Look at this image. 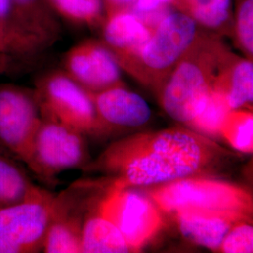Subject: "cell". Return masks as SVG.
Masks as SVG:
<instances>
[{"label":"cell","instance_id":"15","mask_svg":"<svg viewBox=\"0 0 253 253\" xmlns=\"http://www.w3.org/2000/svg\"><path fill=\"white\" fill-rule=\"evenodd\" d=\"M212 89L225 100L231 110H253V60L231 51L217 72Z\"/></svg>","mask_w":253,"mask_h":253},{"label":"cell","instance_id":"28","mask_svg":"<svg viewBox=\"0 0 253 253\" xmlns=\"http://www.w3.org/2000/svg\"><path fill=\"white\" fill-rule=\"evenodd\" d=\"M14 60L15 59L9 56L0 54V74L9 73L12 68V63L14 62Z\"/></svg>","mask_w":253,"mask_h":253},{"label":"cell","instance_id":"16","mask_svg":"<svg viewBox=\"0 0 253 253\" xmlns=\"http://www.w3.org/2000/svg\"><path fill=\"white\" fill-rule=\"evenodd\" d=\"M9 19L48 48L60 38L61 27L47 0H9Z\"/></svg>","mask_w":253,"mask_h":253},{"label":"cell","instance_id":"18","mask_svg":"<svg viewBox=\"0 0 253 253\" xmlns=\"http://www.w3.org/2000/svg\"><path fill=\"white\" fill-rule=\"evenodd\" d=\"M81 244L82 253H130L116 225L91 205L84 215Z\"/></svg>","mask_w":253,"mask_h":253},{"label":"cell","instance_id":"11","mask_svg":"<svg viewBox=\"0 0 253 253\" xmlns=\"http://www.w3.org/2000/svg\"><path fill=\"white\" fill-rule=\"evenodd\" d=\"M89 95L105 136L140 128L152 117L145 99L126 85L89 92Z\"/></svg>","mask_w":253,"mask_h":253},{"label":"cell","instance_id":"17","mask_svg":"<svg viewBox=\"0 0 253 253\" xmlns=\"http://www.w3.org/2000/svg\"><path fill=\"white\" fill-rule=\"evenodd\" d=\"M171 6L192 19L201 29L220 37L233 36L231 0H172Z\"/></svg>","mask_w":253,"mask_h":253},{"label":"cell","instance_id":"8","mask_svg":"<svg viewBox=\"0 0 253 253\" xmlns=\"http://www.w3.org/2000/svg\"><path fill=\"white\" fill-rule=\"evenodd\" d=\"M90 161L86 136L55 120L42 118L27 166L39 179L53 184L61 172L84 169Z\"/></svg>","mask_w":253,"mask_h":253},{"label":"cell","instance_id":"10","mask_svg":"<svg viewBox=\"0 0 253 253\" xmlns=\"http://www.w3.org/2000/svg\"><path fill=\"white\" fill-rule=\"evenodd\" d=\"M63 71L89 92L125 85L117 59L100 40H85L72 47L64 55Z\"/></svg>","mask_w":253,"mask_h":253},{"label":"cell","instance_id":"23","mask_svg":"<svg viewBox=\"0 0 253 253\" xmlns=\"http://www.w3.org/2000/svg\"><path fill=\"white\" fill-rule=\"evenodd\" d=\"M230 111L225 100L216 91L211 89L204 108L193 118L188 127L214 139L219 136L220 126Z\"/></svg>","mask_w":253,"mask_h":253},{"label":"cell","instance_id":"2","mask_svg":"<svg viewBox=\"0 0 253 253\" xmlns=\"http://www.w3.org/2000/svg\"><path fill=\"white\" fill-rule=\"evenodd\" d=\"M230 53L221 37L200 28L157 97L163 111L188 126L204 108L217 72Z\"/></svg>","mask_w":253,"mask_h":253},{"label":"cell","instance_id":"26","mask_svg":"<svg viewBox=\"0 0 253 253\" xmlns=\"http://www.w3.org/2000/svg\"><path fill=\"white\" fill-rule=\"evenodd\" d=\"M172 0H136L132 10L144 13L155 9L163 8L164 6H171Z\"/></svg>","mask_w":253,"mask_h":253},{"label":"cell","instance_id":"20","mask_svg":"<svg viewBox=\"0 0 253 253\" xmlns=\"http://www.w3.org/2000/svg\"><path fill=\"white\" fill-rule=\"evenodd\" d=\"M48 47L36 37L13 24L0 18V54L13 59H29L45 52Z\"/></svg>","mask_w":253,"mask_h":253},{"label":"cell","instance_id":"13","mask_svg":"<svg viewBox=\"0 0 253 253\" xmlns=\"http://www.w3.org/2000/svg\"><path fill=\"white\" fill-rule=\"evenodd\" d=\"M181 235L194 244L217 252L227 232L235 223L252 219L253 214L235 210L189 208L172 214Z\"/></svg>","mask_w":253,"mask_h":253},{"label":"cell","instance_id":"29","mask_svg":"<svg viewBox=\"0 0 253 253\" xmlns=\"http://www.w3.org/2000/svg\"><path fill=\"white\" fill-rule=\"evenodd\" d=\"M9 0H0V18L9 19Z\"/></svg>","mask_w":253,"mask_h":253},{"label":"cell","instance_id":"12","mask_svg":"<svg viewBox=\"0 0 253 253\" xmlns=\"http://www.w3.org/2000/svg\"><path fill=\"white\" fill-rule=\"evenodd\" d=\"M100 27V41L114 54L121 70L131 76L139 53L155 27L132 9L106 15Z\"/></svg>","mask_w":253,"mask_h":253},{"label":"cell","instance_id":"9","mask_svg":"<svg viewBox=\"0 0 253 253\" xmlns=\"http://www.w3.org/2000/svg\"><path fill=\"white\" fill-rule=\"evenodd\" d=\"M42 119L34 89L0 84V145L27 167Z\"/></svg>","mask_w":253,"mask_h":253},{"label":"cell","instance_id":"7","mask_svg":"<svg viewBox=\"0 0 253 253\" xmlns=\"http://www.w3.org/2000/svg\"><path fill=\"white\" fill-rule=\"evenodd\" d=\"M94 208L116 225L130 253L141 252L165 224L161 209L137 188L109 187Z\"/></svg>","mask_w":253,"mask_h":253},{"label":"cell","instance_id":"5","mask_svg":"<svg viewBox=\"0 0 253 253\" xmlns=\"http://www.w3.org/2000/svg\"><path fill=\"white\" fill-rule=\"evenodd\" d=\"M34 91L42 118L73 127L86 137L105 136L89 92L63 70L41 76Z\"/></svg>","mask_w":253,"mask_h":253},{"label":"cell","instance_id":"6","mask_svg":"<svg viewBox=\"0 0 253 253\" xmlns=\"http://www.w3.org/2000/svg\"><path fill=\"white\" fill-rule=\"evenodd\" d=\"M56 195L33 185L18 202L0 208V253H36L54 213Z\"/></svg>","mask_w":253,"mask_h":253},{"label":"cell","instance_id":"21","mask_svg":"<svg viewBox=\"0 0 253 253\" xmlns=\"http://www.w3.org/2000/svg\"><path fill=\"white\" fill-rule=\"evenodd\" d=\"M219 137L235 151L242 154H253V110H231L220 126Z\"/></svg>","mask_w":253,"mask_h":253},{"label":"cell","instance_id":"24","mask_svg":"<svg viewBox=\"0 0 253 253\" xmlns=\"http://www.w3.org/2000/svg\"><path fill=\"white\" fill-rule=\"evenodd\" d=\"M232 38L245 57L253 60V0L237 1Z\"/></svg>","mask_w":253,"mask_h":253},{"label":"cell","instance_id":"3","mask_svg":"<svg viewBox=\"0 0 253 253\" xmlns=\"http://www.w3.org/2000/svg\"><path fill=\"white\" fill-rule=\"evenodd\" d=\"M197 24L180 11L170 10L142 47L131 77L156 97L199 33Z\"/></svg>","mask_w":253,"mask_h":253},{"label":"cell","instance_id":"1","mask_svg":"<svg viewBox=\"0 0 253 253\" xmlns=\"http://www.w3.org/2000/svg\"><path fill=\"white\" fill-rule=\"evenodd\" d=\"M238 156L188 126L142 131L121 138L83 170L100 172L114 188H147L191 176H215Z\"/></svg>","mask_w":253,"mask_h":253},{"label":"cell","instance_id":"19","mask_svg":"<svg viewBox=\"0 0 253 253\" xmlns=\"http://www.w3.org/2000/svg\"><path fill=\"white\" fill-rule=\"evenodd\" d=\"M21 163L0 145V208L23 199L34 185Z\"/></svg>","mask_w":253,"mask_h":253},{"label":"cell","instance_id":"4","mask_svg":"<svg viewBox=\"0 0 253 253\" xmlns=\"http://www.w3.org/2000/svg\"><path fill=\"white\" fill-rule=\"evenodd\" d=\"M140 190L166 214L172 215L189 208L253 214V197L250 190L215 176H191Z\"/></svg>","mask_w":253,"mask_h":253},{"label":"cell","instance_id":"14","mask_svg":"<svg viewBox=\"0 0 253 253\" xmlns=\"http://www.w3.org/2000/svg\"><path fill=\"white\" fill-rule=\"evenodd\" d=\"M84 215L73 190L56 195L54 213L42 245L46 253H82Z\"/></svg>","mask_w":253,"mask_h":253},{"label":"cell","instance_id":"27","mask_svg":"<svg viewBox=\"0 0 253 253\" xmlns=\"http://www.w3.org/2000/svg\"><path fill=\"white\" fill-rule=\"evenodd\" d=\"M102 2L106 16L120 10L132 9L136 0H102Z\"/></svg>","mask_w":253,"mask_h":253},{"label":"cell","instance_id":"25","mask_svg":"<svg viewBox=\"0 0 253 253\" xmlns=\"http://www.w3.org/2000/svg\"><path fill=\"white\" fill-rule=\"evenodd\" d=\"M218 253H252L253 252V218L235 223L227 232Z\"/></svg>","mask_w":253,"mask_h":253},{"label":"cell","instance_id":"22","mask_svg":"<svg viewBox=\"0 0 253 253\" xmlns=\"http://www.w3.org/2000/svg\"><path fill=\"white\" fill-rule=\"evenodd\" d=\"M55 15L86 27H100L105 18L102 0H47Z\"/></svg>","mask_w":253,"mask_h":253}]
</instances>
